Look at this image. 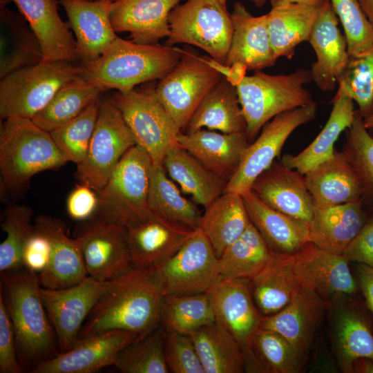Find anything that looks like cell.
I'll list each match as a JSON object with an SVG mask.
<instances>
[{"label":"cell","instance_id":"obj_1","mask_svg":"<svg viewBox=\"0 0 373 373\" xmlns=\"http://www.w3.org/2000/svg\"><path fill=\"white\" fill-rule=\"evenodd\" d=\"M164 296L155 268L132 267L109 280L83 325L79 338L124 330L146 336L160 323Z\"/></svg>","mask_w":373,"mask_h":373},{"label":"cell","instance_id":"obj_2","mask_svg":"<svg viewBox=\"0 0 373 373\" xmlns=\"http://www.w3.org/2000/svg\"><path fill=\"white\" fill-rule=\"evenodd\" d=\"M3 300L14 329L21 365L49 358L55 333L41 296L39 274L23 267L1 274Z\"/></svg>","mask_w":373,"mask_h":373},{"label":"cell","instance_id":"obj_3","mask_svg":"<svg viewBox=\"0 0 373 373\" xmlns=\"http://www.w3.org/2000/svg\"><path fill=\"white\" fill-rule=\"evenodd\" d=\"M184 50L170 46L140 44L117 37L97 59L81 64L82 76L103 90L126 93L161 79L179 62Z\"/></svg>","mask_w":373,"mask_h":373},{"label":"cell","instance_id":"obj_4","mask_svg":"<svg viewBox=\"0 0 373 373\" xmlns=\"http://www.w3.org/2000/svg\"><path fill=\"white\" fill-rule=\"evenodd\" d=\"M67 162L50 132L32 119L12 117L3 120L0 128L1 192L23 189L35 175L58 169Z\"/></svg>","mask_w":373,"mask_h":373},{"label":"cell","instance_id":"obj_5","mask_svg":"<svg viewBox=\"0 0 373 373\" xmlns=\"http://www.w3.org/2000/svg\"><path fill=\"white\" fill-rule=\"evenodd\" d=\"M312 81L310 70L305 68L281 75L258 70L240 79L236 86L249 141L255 140L275 116L313 102L309 90L305 88Z\"/></svg>","mask_w":373,"mask_h":373},{"label":"cell","instance_id":"obj_6","mask_svg":"<svg viewBox=\"0 0 373 373\" xmlns=\"http://www.w3.org/2000/svg\"><path fill=\"white\" fill-rule=\"evenodd\" d=\"M82 65L67 61H41L0 79L1 120L32 119L64 85L82 75Z\"/></svg>","mask_w":373,"mask_h":373},{"label":"cell","instance_id":"obj_7","mask_svg":"<svg viewBox=\"0 0 373 373\" xmlns=\"http://www.w3.org/2000/svg\"><path fill=\"white\" fill-rule=\"evenodd\" d=\"M166 45L186 44L206 52L224 66L233 32L230 13L218 0H186L169 17Z\"/></svg>","mask_w":373,"mask_h":373},{"label":"cell","instance_id":"obj_8","mask_svg":"<svg viewBox=\"0 0 373 373\" xmlns=\"http://www.w3.org/2000/svg\"><path fill=\"white\" fill-rule=\"evenodd\" d=\"M152 161L138 145L122 157L105 186L97 192L99 208L95 216L125 226L146 218Z\"/></svg>","mask_w":373,"mask_h":373},{"label":"cell","instance_id":"obj_9","mask_svg":"<svg viewBox=\"0 0 373 373\" xmlns=\"http://www.w3.org/2000/svg\"><path fill=\"white\" fill-rule=\"evenodd\" d=\"M130 128L136 144L149 155L153 165L163 166L164 156L178 144L181 130L154 90L116 93L111 97Z\"/></svg>","mask_w":373,"mask_h":373},{"label":"cell","instance_id":"obj_10","mask_svg":"<svg viewBox=\"0 0 373 373\" xmlns=\"http://www.w3.org/2000/svg\"><path fill=\"white\" fill-rule=\"evenodd\" d=\"M184 50L178 64L155 88L157 96L182 132L204 97L224 75L220 64Z\"/></svg>","mask_w":373,"mask_h":373},{"label":"cell","instance_id":"obj_11","mask_svg":"<svg viewBox=\"0 0 373 373\" xmlns=\"http://www.w3.org/2000/svg\"><path fill=\"white\" fill-rule=\"evenodd\" d=\"M135 145L134 137L112 98L100 99L86 156L77 165V178L99 192L124 154Z\"/></svg>","mask_w":373,"mask_h":373},{"label":"cell","instance_id":"obj_12","mask_svg":"<svg viewBox=\"0 0 373 373\" xmlns=\"http://www.w3.org/2000/svg\"><path fill=\"white\" fill-rule=\"evenodd\" d=\"M209 293L216 322L239 343L244 356L245 370L263 372L254 348V338L261 328L263 316L253 300L249 281L222 278Z\"/></svg>","mask_w":373,"mask_h":373},{"label":"cell","instance_id":"obj_13","mask_svg":"<svg viewBox=\"0 0 373 373\" xmlns=\"http://www.w3.org/2000/svg\"><path fill=\"white\" fill-rule=\"evenodd\" d=\"M155 268L164 295L207 293L222 278L218 258L199 229L173 256Z\"/></svg>","mask_w":373,"mask_h":373},{"label":"cell","instance_id":"obj_14","mask_svg":"<svg viewBox=\"0 0 373 373\" xmlns=\"http://www.w3.org/2000/svg\"><path fill=\"white\" fill-rule=\"evenodd\" d=\"M316 103L282 113L261 129L247 148L238 169L227 182L224 193L242 194L251 189L254 180L274 162L289 136L299 126L314 119Z\"/></svg>","mask_w":373,"mask_h":373},{"label":"cell","instance_id":"obj_15","mask_svg":"<svg viewBox=\"0 0 373 373\" xmlns=\"http://www.w3.org/2000/svg\"><path fill=\"white\" fill-rule=\"evenodd\" d=\"M74 237L79 242L88 276L106 282L133 267L125 225L95 216L77 227Z\"/></svg>","mask_w":373,"mask_h":373},{"label":"cell","instance_id":"obj_16","mask_svg":"<svg viewBox=\"0 0 373 373\" xmlns=\"http://www.w3.org/2000/svg\"><path fill=\"white\" fill-rule=\"evenodd\" d=\"M108 285L87 276L79 283L61 289L41 287V296L57 340L59 352L72 348L90 311Z\"/></svg>","mask_w":373,"mask_h":373},{"label":"cell","instance_id":"obj_17","mask_svg":"<svg viewBox=\"0 0 373 373\" xmlns=\"http://www.w3.org/2000/svg\"><path fill=\"white\" fill-rule=\"evenodd\" d=\"M230 15L233 32L224 66L229 70L227 79L236 84L246 70L270 67L278 58L271 44L267 13L255 17L237 1Z\"/></svg>","mask_w":373,"mask_h":373},{"label":"cell","instance_id":"obj_18","mask_svg":"<svg viewBox=\"0 0 373 373\" xmlns=\"http://www.w3.org/2000/svg\"><path fill=\"white\" fill-rule=\"evenodd\" d=\"M344 255L308 242L291 255L295 277L302 287L316 293L325 303L356 291V284Z\"/></svg>","mask_w":373,"mask_h":373},{"label":"cell","instance_id":"obj_19","mask_svg":"<svg viewBox=\"0 0 373 373\" xmlns=\"http://www.w3.org/2000/svg\"><path fill=\"white\" fill-rule=\"evenodd\" d=\"M195 231L151 211L146 218L126 226L133 266L157 267L173 256Z\"/></svg>","mask_w":373,"mask_h":373},{"label":"cell","instance_id":"obj_20","mask_svg":"<svg viewBox=\"0 0 373 373\" xmlns=\"http://www.w3.org/2000/svg\"><path fill=\"white\" fill-rule=\"evenodd\" d=\"M138 338L124 330H111L79 338L72 348L38 363L31 372L93 373L113 365L118 353Z\"/></svg>","mask_w":373,"mask_h":373},{"label":"cell","instance_id":"obj_21","mask_svg":"<svg viewBox=\"0 0 373 373\" xmlns=\"http://www.w3.org/2000/svg\"><path fill=\"white\" fill-rule=\"evenodd\" d=\"M338 24L329 0H325L308 41L316 56L309 69L312 79L324 91L335 89L350 58L346 38Z\"/></svg>","mask_w":373,"mask_h":373},{"label":"cell","instance_id":"obj_22","mask_svg":"<svg viewBox=\"0 0 373 373\" xmlns=\"http://www.w3.org/2000/svg\"><path fill=\"white\" fill-rule=\"evenodd\" d=\"M34 226L50 244L49 262L39 274L41 286L61 289L84 280L88 274L81 246L76 238L68 236L65 223L60 219L41 214L35 219Z\"/></svg>","mask_w":373,"mask_h":373},{"label":"cell","instance_id":"obj_23","mask_svg":"<svg viewBox=\"0 0 373 373\" xmlns=\"http://www.w3.org/2000/svg\"><path fill=\"white\" fill-rule=\"evenodd\" d=\"M269 207L307 224L314 209L304 175L274 162L254 182L250 189Z\"/></svg>","mask_w":373,"mask_h":373},{"label":"cell","instance_id":"obj_24","mask_svg":"<svg viewBox=\"0 0 373 373\" xmlns=\"http://www.w3.org/2000/svg\"><path fill=\"white\" fill-rule=\"evenodd\" d=\"M113 0H59L76 37L81 64L101 57L117 37L110 12Z\"/></svg>","mask_w":373,"mask_h":373},{"label":"cell","instance_id":"obj_25","mask_svg":"<svg viewBox=\"0 0 373 373\" xmlns=\"http://www.w3.org/2000/svg\"><path fill=\"white\" fill-rule=\"evenodd\" d=\"M13 1L40 43L43 61H79L76 40L61 18L55 0H1Z\"/></svg>","mask_w":373,"mask_h":373},{"label":"cell","instance_id":"obj_26","mask_svg":"<svg viewBox=\"0 0 373 373\" xmlns=\"http://www.w3.org/2000/svg\"><path fill=\"white\" fill-rule=\"evenodd\" d=\"M182 0H113L110 19L116 32L135 43L157 44L169 35V17Z\"/></svg>","mask_w":373,"mask_h":373},{"label":"cell","instance_id":"obj_27","mask_svg":"<svg viewBox=\"0 0 373 373\" xmlns=\"http://www.w3.org/2000/svg\"><path fill=\"white\" fill-rule=\"evenodd\" d=\"M178 144L207 169L228 182L235 174L249 145L245 133L209 129L180 132Z\"/></svg>","mask_w":373,"mask_h":373},{"label":"cell","instance_id":"obj_28","mask_svg":"<svg viewBox=\"0 0 373 373\" xmlns=\"http://www.w3.org/2000/svg\"><path fill=\"white\" fill-rule=\"evenodd\" d=\"M324 304L316 293L301 287L283 309L262 316L261 328L278 333L303 356L311 343Z\"/></svg>","mask_w":373,"mask_h":373},{"label":"cell","instance_id":"obj_29","mask_svg":"<svg viewBox=\"0 0 373 373\" xmlns=\"http://www.w3.org/2000/svg\"><path fill=\"white\" fill-rule=\"evenodd\" d=\"M307 188L314 207H325L362 199L360 181L342 152L304 174Z\"/></svg>","mask_w":373,"mask_h":373},{"label":"cell","instance_id":"obj_30","mask_svg":"<svg viewBox=\"0 0 373 373\" xmlns=\"http://www.w3.org/2000/svg\"><path fill=\"white\" fill-rule=\"evenodd\" d=\"M364 224L362 199L325 207H314L308 224L309 242L342 255Z\"/></svg>","mask_w":373,"mask_h":373},{"label":"cell","instance_id":"obj_31","mask_svg":"<svg viewBox=\"0 0 373 373\" xmlns=\"http://www.w3.org/2000/svg\"><path fill=\"white\" fill-rule=\"evenodd\" d=\"M250 221L274 252L292 255L308 242V224L278 211L251 190L241 194Z\"/></svg>","mask_w":373,"mask_h":373},{"label":"cell","instance_id":"obj_32","mask_svg":"<svg viewBox=\"0 0 373 373\" xmlns=\"http://www.w3.org/2000/svg\"><path fill=\"white\" fill-rule=\"evenodd\" d=\"M325 1L271 6L267 13L268 30L277 58L291 59L296 47L309 41Z\"/></svg>","mask_w":373,"mask_h":373},{"label":"cell","instance_id":"obj_33","mask_svg":"<svg viewBox=\"0 0 373 373\" xmlns=\"http://www.w3.org/2000/svg\"><path fill=\"white\" fill-rule=\"evenodd\" d=\"M204 128L224 133L246 134V122L236 86L225 75L204 97L182 132Z\"/></svg>","mask_w":373,"mask_h":373},{"label":"cell","instance_id":"obj_34","mask_svg":"<svg viewBox=\"0 0 373 373\" xmlns=\"http://www.w3.org/2000/svg\"><path fill=\"white\" fill-rule=\"evenodd\" d=\"M249 287L262 316L283 309L301 287L292 269L291 255L274 252L267 265L249 281Z\"/></svg>","mask_w":373,"mask_h":373},{"label":"cell","instance_id":"obj_35","mask_svg":"<svg viewBox=\"0 0 373 373\" xmlns=\"http://www.w3.org/2000/svg\"><path fill=\"white\" fill-rule=\"evenodd\" d=\"M332 104L329 117L318 135L298 154L285 155L281 160L283 164L304 175L333 156L334 144L341 133L351 126L356 110L352 99L338 91Z\"/></svg>","mask_w":373,"mask_h":373},{"label":"cell","instance_id":"obj_36","mask_svg":"<svg viewBox=\"0 0 373 373\" xmlns=\"http://www.w3.org/2000/svg\"><path fill=\"white\" fill-rule=\"evenodd\" d=\"M163 166L182 191L190 194L204 209L224 193L227 183L178 144L168 150Z\"/></svg>","mask_w":373,"mask_h":373},{"label":"cell","instance_id":"obj_37","mask_svg":"<svg viewBox=\"0 0 373 373\" xmlns=\"http://www.w3.org/2000/svg\"><path fill=\"white\" fill-rule=\"evenodd\" d=\"M250 222L242 195L226 192L205 208L198 229L208 238L219 258Z\"/></svg>","mask_w":373,"mask_h":373},{"label":"cell","instance_id":"obj_38","mask_svg":"<svg viewBox=\"0 0 373 373\" xmlns=\"http://www.w3.org/2000/svg\"><path fill=\"white\" fill-rule=\"evenodd\" d=\"M42 60L40 43L27 21L1 7L0 79Z\"/></svg>","mask_w":373,"mask_h":373},{"label":"cell","instance_id":"obj_39","mask_svg":"<svg viewBox=\"0 0 373 373\" xmlns=\"http://www.w3.org/2000/svg\"><path fill=\"white\" fill-rule=\"evenodd\" d=\"M204 373H242L245 370L241 347L233 336L215 322L189 334Z\"/></svg>","mask_w":373,"mask_h":373},{"label":"cell","instance_id":"obj_40","mask_svg":"<svg viewBox=\"0 0 373 373\" xmlns=\"http://www.w3.org/2000/svg\"><path fill=\"white\" fill-rule=\"evenodd\" d=\"M274 252L251 222L218 258L219 271L222 278L249 281L267 265Z\"/></svg>","mask_w":373,"mask_h":373},{"label":"cell","instance_id":"obj_41","mask_svg":"<svg viewBox=\"0 0 373 373\" xmlns=\"http://www.w3.org/2000/svg\"><path fill=\"white\" fill-rule=\"evenodd\" d=\"M103 91L99 85L82 75L61 87L32 119L50 132L77 117Z\"/></svg>","mask_w":373,"mask_h":373},{"label":"cell","instance_id":"obj_42","mask_svg":"<svg viewBox=\"0 0 373 373\" xmlns=\"http://www.w3.org/2000/svg\"><path fill=\"white\" fill-rule=\"evenodd\" d=\"M160 322L167 332L189 334L216 322L209 292L188 295H164Z\"/></svg>","mask_w":373,"mask_h":373},{"label":"cell","instance_id":"obj_43","mask_svg":"<svg viewBox=\"0 0 373 373\" xmlns=\"http://www.w3.org/2000/svg\"><path fill=\"white\" fill-rule=\"evenodd\" d=\"M148 205L151 211L166 219L193 230L199 228L202 214L192 202L182 195L167 176L163 166H152Z\"/></svg>","mask_w":373,"mask_h":373},{"label":"cell","instance_id":"obj_44","mask_svg":"<svg viewBox=\"0 0 373 373\" xmlns=\"http://www.w3.org/2000/svg\"><path fill=\"white\" fill-rule=\"evenodd\" d=\"M334 338L340 366L344 372H353L360 358L373 360V334L363 317L356 310H341L336 319Z\"/></svg>","mask_w":373,"mask_h":373},{"label":"cell","instance_id":"obj_45","mask_svg":"<svg viewBox=\"0 0 373 373\" xmlns=\"http://www.w3.org/2000/svg\"><path fill=\"white\" fill-rule=\"evenodd\" d=\"M164 340V332L156 328L124 347L117 355L113 365L123 373L170 372Z\"/></svg>","mask_w":373,"mask_h":373},{"label":"cell","instance_id":"obj_46","mask_svg":"<svg viewBox=\"0 0 373 373\" xmlns=\"http://www.w3.org/2000/svg\"><path fill=\"white\" fill-rule=\"evenodd\" d=\"M33 212L30 207L10 204L4 211L1 226L6 238L0 245V272L4 273L23 267L25 245L34 231L31 224Z\"/></svg>","mask_w":373,"mask_h":373},{"label":"cell","instance_id":"obj_47","mask_svg":"<svg viewBox=\"0 0 373 373\" xmlns=\"http://www.w3.org/2000/svg\"><path fill=\"white\" fill-rule=\"evenodd\" d=\"M99 103V97L77 117L50 132L67 162L77 165L86 157L95 127Z\"/></svg>","mask_w":373,"mask_h":373},{"label":"cell","instance_id":"obj_48","mask_svg":"<svg viewBox=\"0 0 373 373\" xmlns=\"http://www.w3.org/2000/svg\"><path fill=\"white\" fill-rule=\"evenodd\" d=\"M345 131L346 140L341 152L356 173L363 195L373 198V137L358 110L351 126Z\"/></svg>","mask_w":373,"mask_h":373},{"label":"cell","instance_id":"obj_49","mask_svg":"<svg viewBox=\"0 0 373 373\" xmlns=\"http://www.w3.org/2000/svg\"><path fill=\"white\" fill-rule=\"evenodd\" d=\"M337 91L352 99L364 118L373 112V44L362 54L350 57Z\"/></svg>","mask_w":373,"mask_h":373},{"label":"cell","instance_id":"obj_50","mask_svg":"<svg viewBox=\"0 0 373 373\" xmlns=\"http://www.w3.org/2000/svg\"><path fill=\"white\" fill-rule=\"evenodd\" d=\"M254 348L263 372L295 373L300 369L303 356L276 332L260 328L255 336Z\"/></svg>","mask_w":373,"mask_h":373},{"label":"cell","instance_id":"obj_51","mask_svg":"<svg viewBox=\"0 0 373 373\" xmlns=\"http://www.w3.org/2000/svg\"><path fill=\"white\" fill-rule=\"evenodd\" d=\"M343 26L350 57L358 56L373 44V28L358 0H329Z\"/></svg>","mask_w":373,"mask_h":373},{"label":"cell","instance_id":"obj_52","mask_svg":"<svg viewBox=\"0 0 373 373\" xmlns=\"http://www.w3.org/2000/svg\"><path fill=\"white\" fill-rule=\"evenodd\" d=\"M164 351L170 372L204 373L189 334L167 332L165 335Z\"/></svg>","mask_w":373,"mask_h":373},{"label":"cell","instance_id":"obj_53","mask_svg":"<svg viewBox=\"0 0 373 373\" xmlns=\"http://www.w3.org/2000/svg\"><path fill=\"white\" fill-rule=\"evenodd\" d=\"M15 334L2 293L0 294V372L21 373Z\"/></svg>","mask_w":373,"mask_h":373},{"label":"cell","instance_id":"obj_54","mask_svg":"<svg viewBox=\"0 0 373 373\" xmlns=\"http://www.w3.org/2000/svg\"><path fill=\"white\" fill-rule=\"evenodd\" d=\"M98 193L84 184H76L66 201V211L74 220L80 222L93 218L99 208Z\"/></svg>","mask_w":373,"mask_h":373},{"label":"cell","instance_id":"obj_55","mask_svg":"<svg viewBox=\"0 0 373 373\" xmlns=\"http://www.w3.org/2000/svg\"><path fill=\"white\" fill-rule=\"evenodd\" d=\"M50 256V244L47 237L34 226L23 253V265L38 274L47 267Z\"/></svg>","mask_w":373,"mask_h":373},{"label":"cell","instance_id":"obj_56","mask_svg":"<svg viewBox=\"0 0 373 373\" xmlns=\"http://www.w3.org/2000/svg\"><path fill=\"white\" fill-rule=\"evenodd\" d=\"M343 255L349 261L358 262L373 268V218L365 223Z\"/></svg>","mask_w":373,"mask_h":373},{"label":"cell","instance_id":"obj_57","mask_svg":"<svg viewBox=\"0 0 373 373\" xmlns=\"http://www.w3.org/2000/svg\"><path fill=\"white\" fill-rule=\"evenodd\" d=\"M357 276L367 305L373 315V268L359 263Z\"/></svg>","mask_w":373,"mask_h":373},{"label":"cell","instance_id":"obj_58","mask_svg":"<svg viewBox=\"0 0 373 373\" xmlns=\"http://www.w3.org/2000/svg\"><path fill=\"white\" fill-rule=\"evenodd\" d=\"M353 372L373 373V360L367 358L356 360L353 365Z\"/></svg>","mask_w":373,"mask_h":373},{"label":"cell","instance_id":"obj_59","mask_svg":"<svg viewBox=\"0 0 373 373\" xmlns=\"http://www.w3.org/2000/svg\"><path fill=\"white\" fill-rule=\"evenodd\" d=\"M361 8L373 28V0H358Z\"/></svg>","mask_w":373,"mask_h":373},{"label":"cell","instance_id":"obj_60","mask_svg":"<svg viewBox=\"0 0 373 373\" xmlns=\"http://www.w3.org/2000/svg\"><path fill=\"white\" fill-rule=\"evenodd\" d=\"M325 0H271V5H281L293 3H316L323 1Z\"/></svg>","mask_w":373,"mask_h":373},{"label":"cell","instance_id":"obj_61","mask_svg":"<svg viewBox=\"0 0 373 373\" xmlns=\"http://www.w3.org/2000/svg\"><path fill=\"white\" fill-rule=\"evenodd\" d=\"M363 123L368 130L373 128V112L369 116L363 119Z\"/></svg>","mask_w":373,"mask_h":373},{"label":"cell","instance_id":"obj_62","mask_svg":"<svg viewBox=\"0 0 373 373\" xmlns=\"http://www.w3.org/2000/svg\"><path fill=\"white\" fill-rule=\"evenodd\" d=\"M223 6H227L228 0H218ZM258 7H262L267 0H250Z\"/></svg>","mask_w":373,"mask_h":373},{"label":"cell","instance_id":"obj_63","mask_svg":"<svg viewBox=\"0 0 373 373\" xmlns=\"http://www.w3.org/2000/svg\"><path fill=\"white\" fill-rule=\"evenodd\" d=\"M371 130H372V131H373V128H372V129H371Z\"/></svg>","mask_w":373,"mask_h":373}]
</instances>
